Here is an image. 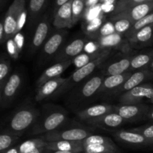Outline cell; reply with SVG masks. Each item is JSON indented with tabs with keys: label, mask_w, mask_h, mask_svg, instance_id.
<instances>
[{
	"label": "cell",
	"mask_w": 153,
	"mask_h": 153,
	"mask_svg": "<svg viewBox=\"0 0 153 153\" xmlns=\"http://www.w3.org/2000/svg\"><path fill=\"white\" fill-rule=\"evenodd\" d=\"M69 113L61 106L46 105L40 111V114L32 128L30 135L40 136L52 132L68 123Z\"/></svg>",
	"instance_id": "7a4b0ae2"
},
{
	"label": "cell",
	"mask_w": 153,
	"mask_h": 153,
	"mask_svg": "<svg viewBox=\"0 0 153 153\" xmlns=\"http://www.w3.org/2000/svg\"><path fill=\"white\" fill-rule=\"evenodd\" d=\"M43 153H84V152H64V151H55L49 150V149H45Z\"/></svg>",
	"instance_id": "f6af8a7d"
},
{
	"label": "cell",
	"mask_w": 153,
	"mask_h": 153,
	"mask_svg": "<svg viewBox=\"0 0 153 153\" xmlns=\"http://www.w3.org/2000/svg\"><path fill=\"white\" fill-rule=\"evenodd\" d=\"M152 24H153V10L151 13H149V14H147L143 18L140 19V20L134 22V23L131 25V28L128 30V32H127L126 34H124V36H125L126 38H128V37H131V35H133L134 33H136L140 29L147 26V25H152Z\"/></svg>",
	"instance_id": "836d02e7"
},
{
	"label": "cell",
	"mask_w": 153,
	"mask_h": 153,
	"mask_svg": "<svg viewBox=\"0 0 153 153\" xmlns=\"http://www.w3.org/2000/svg\"><path fill=\"white\" fill-rule=\"evenodd\" d=\"M47 143L48 142L46 140L37 136V137L22 142V143L18 145V149L19 153H29L39 148H45Z\"/></svg>",
	"instance_id": "f1b7e54d"
},
{
	"label": "cell",
	"mask_w": 153,
	"mask_h": 153,
	"mask_svg": "<svg viewBox=\"0 0 153 153\" xmlns=\"http://www.w3.org/2000/svg\"><path fill=\"white\" fill-rule=\"evenodd\" d=\"M85 6L86 3L85 0H73L72 13H73V25H76L85 16L86 12Z\"/></svg>",
	"instance_id": "d590c367"
},
{
	"label": "cell",
	"mask_w": 153,
	"mask_h": 153,
	"mask_svg": "<svg viewBox=\"0 0 153 153\" xmlns=\"http://www.w3.org/2000/svg\"><path fill=\"white\" fill-rule=\"evenodd\" d=\"M11 65L6 56L1 55L0 58V90L4 87L11 75Z\"/></svg>",
	"instance_id": "1f68e13d"
},
{
	"label": "cell",
	"mask_w": 153,
	"mask_h": 153,
	"mask_svg": "<svg viewBox=\"0 0 153 153\" xmlns=\"http://www.w3.org/2000/svg\"><path fill=\"white\" fill-rule=\"evenodd\" d=\"M153 10V1L141 3L132 8L126 11L121 12L118 14L110 16V20L118 19H126L133 24L144 17Z\"/></svg>",
	"instance_id": "e0dca14e"
},
{
	"label": "cell",
	"mask_w": 153,
	"mask_h": 153,
	"mask_svg": "<svg viewBox=\"0 0 153 153\" xmlns=\"http://www.w3.org/2000/svg\"><path fill=\"white\" fill-rule=\"evenodd\" d=\"M0 43H1V44H4L5 43V31H4L3 19L0 22Z\"/></svg>",
	"instance_id": "ee69618b"
},
{
	"label": "cell",
	"mask_w": 153,
	"mask_h": 153,
	"mask_svg": "<svg viewBox=\"0 0 153 153\" xmlns=\"http://www.w3.org/2000/svg\"><path fill=\"white\" fill-rule=\"evenodd\" d=\"M132 49L145 47L153 45V24L147 25L128 37Z\"/></svg>",
	"instance_id": "603a6c76"
},
{
	"label": "cell",
	"mask_w": 153,
	"mask_h": 153,
	"mask_svg": "<svg viewBox=\"0 0 153 153\" xmlns=\"http://www.w3.org/2000/svg\"><path fill=\"white\" fill-rule=\"evenodd\" d=\"M4 153H19V149H18V145L16 146H13V147L9 149L8 150H7Z\"/></svg>",
	"instance_id": "bcb514c9"
},
{
	"label": "cell",
	"mask_w": 153,
	"mask_h": 153,
	"mask_svg": "<svg viewBox=\"0 0 153 153\" xmlns=\"http://www.w3.org/2000/svg\"><path fill=\"white\" fill-rule=\"evenodd\" d=\"M40 114V111L33 105H23L12 114L4 131L21 136L32 128Z\"/></svg>",
	"instance_id": "3957f363"
},
{
	"label": "cell",
	"mask_w": 153,
	"mask_h": 153,
	"mask_svg": "<svg viewBox=\"0 0 153 153\" xmlns=\"http://www.w3.org/2000/svg\"><path fill=\"white\" fill-rule=\"evenodd\" d=\"M111 112H115V105L103 103L88 106L85 108L75 111V114L79 120L88 123L90 121L98 119Z\"/></svg>",
	"instance_id": "2e32d148"
},
{
	"label": "cell",
	"mask_w": 153,
	"mask_h": 153,
	"mask_svg": "<svg viewBox=\"0 0 153 153\" xmlns=\"http://www.w3.org/2000/svg\"><path fill=\"white\" fill-rule=\"evenodd\" d=\"M70 1V0H55V3H54L53 6V15L56 13L57 10H58L61 6L64 5V4H66V3H67Z\"/></svg>",
	"instance_id": "7bdbcfd3"
},
{
	"label": "cell",
	"mask_w": 153,
	"mask_h": 153,
	"mask_svg": "<svg viewBox=\"0 0 153 153\" xmlns=\"http://www.w3.org/2000/svg\"><path fill=\"white\" fill-rule=\"evenodd\" d=\"M153 60V49H147L133 56L128 72L137 71L142 69L148 68Z\"/></svg>",
	"instance_id": "484cf974"
},
{
	"label": "cell",
	"mask_w": 153,
	"mask_h": 153,
	"mask_svg": "<svg viewBox=\"0 0 153 153\" xmlns=\"http://www.w3.org/2000/svg\"><path fill=\"white\" fill-rule=\"evenodd\" d=\"M148 68H149V70H151V71L153 72V60H152V62H151L150 65L149 66V67H148Z\"/></svg>",
	"instance_id": "681fc988"
},
{
	"label": "cell",
	"mask_w": 153,
	"mask_h": 153,
	"mask_svg": "<svg viewBox=\"0 0 153 153\" xmlns=\"http://www.w3.org/2000/svg\"><path fill=\"white\" fill-rule=\"evenodd\" d=\"M20 136L7 131H2L0 134V153H4L13 147Z\"/></svg>",
	"instance_id": "f546056e"
},
{
	"label": "cell",
	"mask_w": 153,
	"mask_h": 153,
	"mask_svg": "<svg viewBox=\"0 0 153 153\" xmlns=\"http://www.w3.org/2000/svg\"><path fill=\"white\" fill-rule=\"evenodd\" d=\"M143 99H147L151 103L153 102V84L144 83L133 89L123 93L120 96V104L132 105L142 103Z\"/></svg>",
	"instance_id": "8fae6325"
},
{
	"label": "cell",
	"mask_w": 153,
	"mask_h": 153,
	"mask_svg": "<svg viewBox=\"0 0 153 153\" xmlns=\"http://www.w3.org/2000/svg\"><path fill=\"white\" fill-rule=\"evenodd\" d=\"M119 148L116 144L89 145L85 147L84 153H120Z\"/></svg>",
	"instance_id": "d6a6232c"
},
{
	"label": "cell",
	"mask_w": 153,
	"mask_h": 153,
	"mask_svg": "<svg viewBox=\"0 0 153 153\" xmlns=\"http://www.w3.org/2000/svg\"><path fill=\"white\" fill-rule=\"evenodd\" d=\"M150 108V106L143 103L132 105L119 104L115 105V112L120 115L126 122H135L146 120V116Z\"/></svg>",
	"instance_id": "4fadbf2b"
},
{
	"label": "cell",
	"mask_w": 153,
	"mask_h": 153,
	"mask_svg": "<svg viewBox=\"0 0 153 153\" xmlns=\"http://www.w3.org/2000/svg\"><path fill=\"white\" fill-rule=\"evenodd\" d=\"M102 51L103 50H100L97 52H94V53H88V52H82L80 55H79L73 59V64H74L76 69L81 68L91 61L95 60L102 52Z\"/></svg>",
	"instance_id": "e575fe53"
},
{
	"label": "cell",
	"mask_w": 153,
	"mask_h": 153,
	"mask_svg": "<svg viewBox=\"0 0 153 153\" xmlns=\"http://www.w3.org/2000/svg\"><path fill=\"white\" fill-rule=\"evenodd\" d=\"M13 38L14 40L17 47L19 48V51L21 52L24 46V43H25V37H24V35L21 32H18L13 36Z\"/></svg>",
	"instance_id": "b9f144b4"
},
{
	"label": "cell",
	"mask_w": 153,
	"mask_h": 153,
	"mask_svg": "<svg viewBox=\"0 0 153 153\" xmlns=\"http://www.w3.org/2000/svg\"><path fill=\"white\" fill-rule=\"evenodd\" d=\"M6 1V0H1V4H2L3 3H4V1Z\"/></svg>",
	"instance_id": "f907efd6"
},
{
	"label": "cell",
	"mask_w": 153,
	"mask_h": 153,
	"mask_svg": "<svg viewBox=\"0 0 153 153\" xmlns=\"http://www.w3.org/2000/svg\"><path fill=\"white\" fill-rule=\"evenodd\" d=\"M111 21L113 22L114 25L115 31L119 34H123V35L128 32V30L131 28V25H132V23L129 20L126 19H114V20Z\"/></svg>",
	"instance_id": "74e56055"
},
{
	"label": "cell",
	"mask_w": 153,
	"mask_h": 153,
	"mask_svg": "<svg viewBox=\"0 0 153 153\" xmlns=\"http://www.w3.org/2000/svg\"><path fill=\"white\" fill-rule=\"evenodd\" d=\"M45 149L55 151L64 152H84L83 143L82 141H70V140H60V141L48 142Z\"/></svg>",
	"instance_id": "d4e9b609"
},
{
	"label": "cell",
	"mask_w": 153,
	"mask_h": 153,
	"mask_svg": "<svg viewBox=\"0 0 153 153\" xmlns=\"http://www.w3.org/2000/svg\"><path fill=\"white\" fill-rule=\"evenodd\" d=\"M48 0H30L28 7V23L32 26L38 22L47 5Z\"/></svg>",
	"instance_id": "4316f807"
},
{
	"label": "cell",
	"mask_w": 153,
	"mask_h": 153,
	"mask_svg": "<svg viewBox=\"0 0 153 153\" xmlns=\"http://www.w3.org/2000/svg\"><path fill=\"white\" fill-rule=\"evenodd\" d=\"M92 134H94V128L76 125L70 126V125L67 123L55 131L42 134L38 137H42L47 142L60 140L82 141Z\"/></svg>",
	"instance_id": "5b68a950"
},
{
	"label": "cell",
	"mask_w": 153,
	"mask_h": 153,
	"mask_svg": "<svg viewBox=\"0 0 153 153\" xmlns=\"http://www.w3.org/2000/svg\"><path fill=\"white\" fill-rule=\"evenodd\" d=\"M67 78L59 77L45 82L37 89L34 97L36 102H42L48 98L55 97L64 84L67 82Z\"/></svg>",
	"instance_id": "ac0fdd59"
},
{
	"label": "cell",
	"mask_w": 153,
	"mask_h": 153,
	"mask_svg": "<svg viewBox=\"0 0 153 153\" xmlns=\"http://www.w3.org/2000/svg\"><path fill=\"white\" fill-rule=\"evenodd\" d=\"M152 79H153V72L151 71L149 68L142 69V70L133 72L130 77L127 79L126 82L123 85V86L116 91L114 95H117V94L121 95L123 93L127 92L135 87L146 83V82L152 80Z\"/></svg>",
	"instance_id": "d6986e66"
},
{
	"label": "cell",
	"mask_w": 153,
	"mask_h": 153,
	"mask_svg": "<svg viewBox=\"0 0 153 153\" xmlns=\"http://www.w3.org/2000/svg\"><path fill=\"white\" fill-rule=\"evenodd\" d=\"M95 41L100 50L111 49L119 51L120 53H128L133 51L128 39L119 33L115 32L105 37H99Z\"/></svg>",
	"instance_id": "7c38bea8"
},
{
	"label": "cell",
	"mask_w": 153,
	"mask_h": 153,
	"mask_svg": "<svg viewBox=\"0 0 153 153\" xmlns=\"http://www.w3.org/2000/svg\"><path fill=\"white\" fill-rule=\"evenodd\" d=\"M104 78L100 70L78 84L66 94L65 104L74 112L87 108L86 105L98 96Z\"/></svg>",
	"instance_id": "6da1fadb"
},
{
	"label": "cell",
	"mask_w": 153,
	"mask_h": 153,
	"mask_svg": "<svg viewBox=\"0 0 153 153\" xmlns=\"http://www.w3.org/2000/svg\"><path fill=\"white\" fill-rule=\"evenodd\" d=\"M152 104H153V102H152Z\"/></svg>",
	"instance_id": "816d5d0a"
},
{
	"label": "cell",
	"mask_w": 153,
	"mask_h": 153,
	"mask_svg": "<svg viewBox=\"0 0 153 153\" xmlns=\"http://www.w3.org/2000/svg\"><path fill=\"white\" fill-rule=\"evenodd\" d=\"M72 3L70 0L67 3L61 6L54 14L53 26L56 29H67L73 26V13H72Z\"/></svg>",
	"instance_id": "44dd1931"
},
{
	"label": "cell",
	"mask_w": 153,
	"mask_h": 153,
	"mask_svg": "<svg viewBox=\"0 0 153 153\" xmlns=\"http://www.w3.org/2000/svg\"><path fill=\"white\" fill-rule=\"evenodd\" d=\"M134 55L135 52L133 50L128 53H121L111 60H108L100 67L101 72L105 76H116L127 73L129 70L131 59Z\"/></svg>",
	"instance_id": "9c48e42d"
},
{
	"label": "cell",
	"mask_w": 153,
	"mask_h": 153,
	"mask_svg": "<svg viewBox=\"0 0 153 153\" xmlns=\"http://www.w3.org/2000/svg\"><path fill=\"white\" fill-rule=\"evenodd\" d=\"M150 1H153V0H117L111 16L118 14L121 12L129 10L141 3Z\"/></svg>",
	"instance_id": "4dcf8cb0"
},
{
	"label": "cell",
	"mask_w": 153,
	"mask_h": 153,
	"mask_svg": "<svg viewBox=\"0 0 153 153\" xmlns=\"http://www.w3.org/2000/svg\"><path fill=\"white\" fill-rule=\"evenodd\" d=\"M84 147L89 145H100V144H108L114 145L113 140L106 136L99 135V134H92L82 140Z\"/></svg>",
	"instance_id": "8d00e7d4"
},
{
	"label": "cell",
	"mask_w": 153,
	"mask_h": 153,
	"mask_svg": "<svg viewBox=\"0 0 153 153\" xmlns=\"http://www.w3.org/2000/svg\"><path fill=\"white\" fill-rule=\"evenodd\" d=\"M45 148H39V149H35V150L32 151V152H29V153H43V151H44Z\"/></svg>",
	"instance_id": "c3c4849f"
},
{
	"label": "cell",
	"mask_w": 153,
	"mask_h": 153,
	"mask_svg": "<svg viewBox=\"0 0 153 153\" xmlns=\"http://www.w3.org/2000/svg\"><path fill=\"white\" fill-rule=\"evenodd\" d=\"M51 32V21L49 14H43L37 23L31 43L28 46V55H33L41 49Z\"/></svg>",
	"instance_id": "30bf717a"
},
{
	"label": "cell",
	"mask_w": 153,
	"mask_h": 153,
	"mask_svg": "<svg viewBox=\"0 0 153 153\" xmlns=\"http://www.w3.org/2000/svg\"><path fill=\"white\" fill-rule=\"evenodd\" d=\"M146 120H149L152 121L153 122V107H151L149 113L147 114V116H146Z\"/></svg>",
	"instance_id": "7dc6e473"
},
{
	"label": "cell",
	"mask_w": 153,
	"mask_h": 153,
	"mask_svg": "<svg viewBox=\"0 0 153 153\" xmlns=\"http://www.w3.org/2000/svg\"><path fill=\"white\" fill-rule=\"evenodd\" d=\"M105 17L102 13H100L97 17L86 21L82 25L84 31L93 40H96L98 38V33L103 24L105 22Z\"/></svg>",
	"instance_id": "83f0119b"
},
{
	"label": "cell",
	"mask_w": 153,
	"mask_h": 153,
	"mask_svg": "<svg viewBox=\"0 0 153 153\" xmlns=\"http://www.w3.org/2000/svg\"><path fill=\"white\" fill-rule=\"evenodd\" d=\"M67 31L66 29H56L52 31L50 35L44 43L40 49L38 64L43 66L49 61H52V58L56 55L65 43Z\"/></svg>",
	"instance_id": "8992f818"
},
{
	"label": "cell",
	"mask_w": 153,
	"mask_h": 153,
	"mask_svg": "<svg viewBox=\"0 0 153 153\" xmlns=\"http://www.w3.org/2000/svg\"><path fill=\"white\" fill-rule=\"evenodd\" d=\"M126 120L116 112L107 114L101 117L88 123V125L105 130L114 131L126 123Z\"/></svg>",
	"instance_id": "7402d4cb"
},
{
	"label": "cell",
	"mask_w": 153,
	"mask_h": 153,
	"mask_svg": "<svg viewBox=\"0 0 153 153\" xmlns=\"http://www.w3.org/2000/svg\"><path fill=\"white\" fill-rule=\"evenodd\" d=\"M131 130L142 134L144 137H146V138L153 140V122L151 123L141 126L133 128Z\"/></svg>",
	"instance_id": "f35d334b"
},
{
	"label": "cell",
	"mask_w": 153,
	"mask_h": 153,
	"mask_svg": "<svg viewBox=\"0 0 153 153\" xmlns=\"http://www.w3.org/2000/svg\"><path fill=\"white\" fill-rule=\"evenodd\" d=\"M25 10V0H13L7 9L4 18L3 19L5 31V43L7 40L13 37V36L17 33L19 19Z\"/></svg>",
	"instance_id": "ba28073f"
},
{
	"label": "cell",
	"mask_w": 153,
	"mask_h": 153,
	"mask_svg": "<svg viewBox=\"0 0 153 153\" xmlns=\"http://www.w3.org/2000/svg\"><path fill=\"white\" fill-rule=\"evenodd\" d=\"M6 49H7V54L10 55V57L13 59L16 60L19 56V54L21 52L19 51V48L16 46L13 38H10L6 42Z\"/></svg>",
	"instance_id": "ab89813d"
},
{
	"label": "cell",
	"mask_w": 153,
	"mask_h": 153,
	"mask_svg": "<svg viewBox=\"0 0 153 153\" xmlns=\"http://www.w3.org/2000/svg\"><path fill=\"white\" fill-rule=\"evenodd\" d=\"M23 75L19 70L13 72L0 90V104L2 108L8 107L16 99L23 84Z\"/></svg>",
	"instance_id": "52a82bcc"
},
{
	"label": "cell",
	"mask_w": 153,
	"mask_h": 153,
	"mask_svg": "<svg viewBox=\"0 0 153 153\" xmlns=\"http://www.w3.org/2000/svg\"><path fill=\"white\" fill-rule=\"evenodd\" d=\"M131 73H132L131 72H127L123 74L105 76L104 80L99 91L98 96L107 95V94L114 95L116 91L123 86V85L130 77Z\"/></svg>",
	"instance_id": "ffe728a7"
},
{
	"label": "cell",
	"mask_w": 153,
	"mask_h": 153,
	"mask_svg": "<svg viewBox=\"0 0 153 153\" xmlns=\"http://www.w3.org/2000/svg\"><path fill=\"white\" fill-rule=\"evenodd\" d=\"M112 51L113 50L111 49H105L95 60L91 61L81 68L76 69L69 77H67V82L64 84L55 97H59L60 96L67 94L78 84L95 73V71L100 68L109 59L112 54Z\"/></svg>",
	"instance_id": "277c9868"
},
{
	"label": "cell",
	"mask_w": 153,
	"mask_h": 153,
	"mask_svg": "<svg viewBox=\"0 0 153 153\" xmlns=\"http://www.w3.org/2000/svg\"><path fill=\"white\" fill-rule=\"evenodd\" d=\"M73 64V61H63V62L55 63L52 66L48 67L44 70L43 73L40 76L37 81L36 82V87L37 89L40 88L45 82H48L52 79L59 78L61 76V74Z\"/></svg>",
	"instance_id": "cb8c5ba5"
},
{
	"label": "cell",
	"mask_w": 153,
	"mask_h": 153,
	"mask_svg": "<svg viewBox=\"0 0 153 153\" xmlns=\"http://www.w3.org/2000/svg\"><path fill=\"white\" fill-rule=\"evenodd\" d=\"M115 32H116V31H115L114 25L113 22L111 20L105 21V22L103 24L102 26L101 27V28H100V31H99L98 38L99 37H105V36L110 35V34H114V33Z\"/></svg>",
	"instance_id": "60d3db41"
},
{
	"label": "cell",
	"mask_w": 153,
	"mask_h": 153,
	"mask_svg": "<svg viewBox=\"0 0 153 153\" xmlns=\"http://www.w3.org/2000/svg\"><path fill=\"white\" fill-rule=\"evenodd\" d=\"M88 40L85 38H76L71 40L70 43L64 44L59 52L52 58V62H63V61H73L76 57L80 55L85 50V47Z\"/></svg>",
	"instance_id": "5bb4252c"
},
{
	"label": "cell",
	"mask_w": 153,
	"mask_h": 153,
	"mask_svg": "<svg viewBox=\"0 0 153 153\" xmlns=\"http://www.w3.org/2000/svg\"><path fill=\"white\" fill-rule=\"evenodd\" d=\"M117 140L123 144L137 147H153V140L146 138L142 134L130 130L119 129L113 132Z\"/></svg>",
	"instance_id": "9a60e30c"
}]
</instances>
